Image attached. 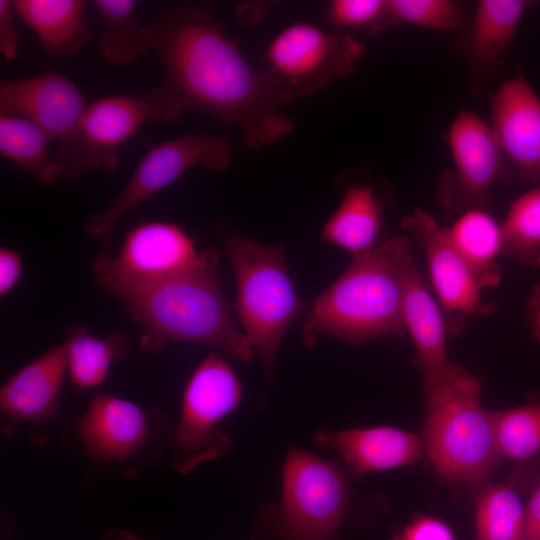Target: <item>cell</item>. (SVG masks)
Listing matches in <instances>:
<instances>
[{
    "mask_svg": "<svg viewBox=\"0 0 540 540\" xmlns=\"http://www.w3.org/2000/svg\"><path fill=\"white\" fill-rule=\"evenodd\" d=\"M145 31L164 66L159 87L178 117L195 111L237 124L253 149L292 131L291 120L278 109L297 96L272 71L261 72L247 61L210 5L166 6Z\"/></svg>",
    "mask_w": 540,
    "mask_h": 540,
    "instance_id": "1",
    "label": "cell"
},
{
    "mask_svg": "<svg viewBox=\"0 0 540 540\" xmlns=\"http://www.w3.org/2000/svg\"><path fill=\"white\" fill-rule=\"evenodd\" d=\"M219 252L204 250L199 265L167 280L113 292L143 329L139 344L159 352L169 342L203 344L248 362L253 348L231 316L218 276Z\"/></svg>",
    "mask_w": 540,
    "mask_h": 540,
    "instance_id": "2",
    "label": "cell"
},
{
    "mask_svg": "<svg viewBox=\"0 0 540 540\" xmlns=\"http://www.w3.org/2000/svg\"><path fill=\"white\" fill-rule=\"evenodd\" d=\"M481 388L465 368L424 393V455L445 482L481 488L502 460L493 411L482 405Z\"/></svg>",
    "mask_w": 540,
    "mask_h": 540,
    "instance_id": "3",
    "label": "cell"
},
{
    "mask_svg": "<svg viewBox=\"0 0 540 540\" xmlns=\"http://www.w3.org/2000/svg\"><path fill=\"white\" fill-rule=\"evenodd\" d=\"M406 334L401 283L381 242L353 257L339 278L315 300L303 326V341L312 346L321 335L352 345Z\"/></svg>",
    "mask_w": 540,
    "mask_h": 540,
    "instance_id": "4",
    "label": "cell"
},
{
    "mask_svg": "<svg viewBox=\"0 0 540 540\" xmlns=\"http://www.w3.org/2000/svg\"><path fill=\"white\" fill-rule=\"evenodd\" d=\"M224 247L236 278V310L244 334L271 378L279 346L302 306L284 248L239 235L225 237Z\"/></svg>",
    "mask_w": 540,
    "mask_h": 540,
    "instance_id": "5",
    "label": "cell"
},
{
    "mask_svg": "<svg viewBox=\"0 0 540 540\" xmlns=\"http://www.w3.org/2000/svg\"><path fill=\"white\" fill-rule=\"evenodd\" d=\"M242 394L241 381L222 356L210 352L202 359L185 384L178 421L167 432L177 473L188 474L233 450L220 424L238 408Z\"/></svg>",
    "mask_w": 540,
    "mask_h": 540,
    "instance_id": "6",
    "label": "cell"
},
{
    "mask_svg": "<svg viewBox=\"0 0 540 540\" xmlns=\"http://www.w3.org/2000/svg\"><path fill=\"white\" fill-rule=\"evenodd\" d=\"M165 419L129 399L95 391L83 413L71 421L64 439L92 461L117 466L133 476L167 449Z\"/></svg>",
    "mask_w": 540,
    "mask_h": 540,
    "instance_id": "7",
    "label": "cell"
},
{
    "mask_svg": "<svg viewBox=\"0 0 540 540\" xmlns=\"http://www.w3.org/2000/svg\"><path fill=\"white\" fill-rule=\"evenodd\" d=\"M178 118L160 87L140 96L116 94L95 100L88 104L72 136L58 143L52 153L59 178L73 181L91 170L118 169V149L144 124Z\"/></svg>",
    "mask_w": 540,
    "mask_h": 540,
    "instance_id": "8",
    "label": "cell"
},
{
    "mask_svg": "<svg viewBox=\"0 0 540 540\" xmlns=\"http://www.w3.org/2000/svg\"><path fill=\"white\" fill-rule=\"evenodd\" d=\"M348 504V481L337 464L303 448H288L281 469L280 503L274 514L282 537L334 540Z\"/></svg>",
    "mask_w": 540,
    "mask_h": 540,
    "instance_id": "9",
    "label": "cell"
},
{
    "mask_svg": "<svg viewBox=\"0 0 540 540\" xmlns=\"http://www.w3.org/2000/svg\"><path fill=\"white\" fill-rule=\"evenodd\" d=\"M232 140L227 134L184 135L150 146L121 192L101 211L89 214L85 231L110 244L121 218L163 190L192 167L202 164L213 172L231 163Z\"/></svg>",
    "mask_w": 540,
    "mask_h": 540,
    "instance_id": "10",
    "label": "cell"
},
{
    "mask_svg": "<svg viewBox=\"0 0 540 540\" xmlns=\"http://www.w3.org/2000/svg\"><path fill=\"white\" fill-rule=\"evenodd\" d=\"M193 239L178 225L143 221L125 235L116 256L101 254L93 260L97 285L112 294L117 290L149 286L200 264Z\"/></svg>",
    "mask_w": 540,
    "mask_h": 540,
    "instance_id": "11",
    "label": "cell"
},
{
    "mask_svg": "<svg viewBox=\"0 0 540 540\" xmlns=\"http://www.w3.org/2000/svg\"><path fill=\"white\" fill-rule=\"evenodd\" d=\"M382 245L400 279L405 331L415 349L414 365L425 393L452 380L464 367L449 358L450 335L444 312L415 262L409 240L392 236L382 239Z\"/></svg>",
    "mask_w": 540,
    "mask_h": 540,
    "instance_id": "12",
    "label": "cell"
},
{
    "mask_svg": "<svg viewBox=\"0 0 540 540\" xmlns=\"http://www.w3.org/2000/svg\"><path fill=\"white\" fill-rule=\"evenodd\" d=\"M447 141L453 170L442 175L438 199L448 211L485 209L492 189L512 182L510 170L490 124L462 110L451 123Z\"/></svg>",
    "mask_w": 540,
    "mask_h": 540,
    "instance_id": "13",
    "label": "cell"
},
{
    "mask_svg": "<svg viewBox=\"0 0 540 540\" xmlns=\"http://www.w3.org/2000/svg\"><path fill=\"white\" fill-rule=\"evenodd\" d=\"M364 51V46L347 33H330L311 23L297 22L271 40L266 57L270 71L296 96H305L348 76Z\"/></svg>",
    "mask_w": 540,
    "mask_h": 540,
    "instance_id": "14",
    "label": "cell"
},
{
    "mask_svg": "<svg viewBox=\"0 0 540 540\" xmlns=\"http://www.w3.org/2000/svg\"><path fill=\"white\" fill-rule=\"evenodd\" d=\"M401 224L425 256L430 287L444 312L450 337L461 333L469 318L496 310L483 298L478 279L452 242L447 227L420 208L405 216Z\"/></svg>",
    "mask_w": 540,
    "mask_h": 540,
    "instance_id": "15",
    "label": "cell"
},
{
    "mask_svg": "<svg viewBox=\"0 0 540 540\" xmlns=\"http://www.w3.org/2000/svg\"><path fill=\"white\" fill-rule=\"evenodd\" d=\"M67 360L63 343L53 346L16 371L0 388L2 430L26 429L44 442L48 426L60 416V395Z\"/></svg>",
    "mask_w": 540,
    "mask_h": 540,
    "instance_id": "16",
    "label": "cell"
},
{
    "mask_svg": "<svg viewBox=\"0 0 540 540\" xmlns=\"http://www.w3.org/2000/svg\"><path fill=\"white\" fill-rule=\"evenodd\" d=\"M490 119L512 181L540 185V98L523 75L499 86Z\"/></svg>",
    "mask_w": 540,
    "mask_h": 540,
    "instance_id": "17",
    "label": "cell"
},
{
    "mask_svg": "<svg viewBox=\"0 0 540 540\" xmlns=\"http://www.w3.org/2000/svg\"><path fill=\"white\" fill-rule=\"evenodd\" d=\"M87 106L76 84L53 70L0 81V114L33 122L58 143L72 136Z\"/></svg>",
    "mask_w": 540,
    "mask_h": 540,
    "instance_id": "18",
    "label": "cell"
},
{
    "mask_svg": "<svg viewBox=\"0 0 540 540\" xmlns=\"http://www.w3.org/2000/svg\"><path fill=\"white\" fill-rule=\"evenodd\" d=\"M313 442L337 453L356 475L408 466L424 455L421 434L393 426L322 429L315 432Z\"/></svg>",
    "mask_w": 540,
    "mask_h": 540,
    "instance_id": "19",
    "label": "cell"
},
{
    "mask_svg": "<svg viewBox=\"0 0 540 540\" xmlns=\"http://www.w3.org/2000/svg\"><path fill=\"white\" fill-rule=\"evenodd\" d=\"M21 20L37 35L42 50L67 57L80 51L90 38L83 18V0H13Z\"/></svg>",
    "mask_w": 540,
    "mask_h": 540,
    "instance_id": "20",
    "label": "cell"
},
{
    "mask_svg": "<svg viewBox=\"0 0 540 540\" xmlns=\"http://www.w3.org/2000/svg\"><path fill=\"white\" fill-rule=\"evenodd\" d=\"M383 228L382 203L368 184L350 186L322 229L324 241L349 252L352 257L373 250Z\"/></svg>",
    "mask_w": 540,
    "mask_h": 540,
    "instance_id": "21",
    "label": "cell"
},
{
    "mask_svg": "<svg viewBox=\"0 0 540 540\" xmlns=\"http://www.w3.org/2000/svg\"><path fill=\"white\" fill-rule=\"evenodd\" d=\"M529 2L481 0L466 36V54L478 74H487L510 46Z\"/></svg>",
    "mask_w": 540,
    "mask_h": 540,
    "instance_id": "22",
    "label": "cell"
},
{
    "mask_svg": "<svg viewBox=\"0 0 540 540\" xmlns=\"http://www.w3.org/2000/svg\"><path fill=\"white\" fill-rule=\"evenodd\" d=\"M450 238L468 263L482 289L494 288L501 282L502 256L500 223L485 209H469L459 214L447 227Z\"/></svg>",
    "mask_w": 540,
    "mask_h": 540,
    "instance_id": "23",
    "label": "cell"
},
{
    "mask_svg": "<svg viewBox=\"0 0 540 540\" xmlns=\"http://www.w3.org/2000/svg\"><path fill=\"white\" fill-rule=\"evenodd\" d=\"M63 344L67 375L73 385L84 390L101 386L112 365L122 361L129 352V342L123 334L101 338L83 325L67 328Z\"/></svg>",
    "mask_w": 540,
    "mask_h": 540,
    "instance_id": "24",
    "label": "cell"
},
{
    "mask_svg": "<svg viewBox=\"0 0 540 540\" xmlns=\"http://www.w3.org/2000/svg\"><path fill=\"white\" fill-rule=\"evenodd\" d=\"M102 22L97 48L103 59L116 65L136 61L150 47L142 25L136 17L134 0H95L92 2Z\"/></svg>",
    "mask_w": 540,
    "mask_h": 540,
    "instance_id": "25",
    "label": "cell"
},
{
    "mask_svg": "<svg viewBox=\"0 0 540 540\" xmlns=\"http://www.w3.org/2000/svg\"><path fill=\"white\" fill-rule=\"evenodd\" d=\"M49 135L33 122L19 116L0 114V153L33 175L43 184L59 179L52 154Z\"/></svg>",
    "mask_w": 540,
    "mask_h": 540,
    "instance_id": "26",
    "label": "cell"
},
{
    "mask_svg": "<svg viewBox=\"0 0 540 540\" xmlns=\"http://www.w3.org/2000/svg\"><path fill=\"white\" fill-rule=\"evenodd\" d=\"M525 505L508 484H486L475 501L476 540H523Z\"/></svg>",
    "mask_w": 540,
    "mask_h": 540,
    "instance_id": "27",
    "label": "cell"
},
{
    "mask_svg": "<svg viewBox=\"0 0 540 540\" xmlns=\"http://www.w3.org/2000/svg\"><path fill=\"white\" fill-rule=\"evenodd\" d=\"M502 256L525 268L540 267V185L517 197L500 223Z\"/></svg>",
    "mask_w": 540,
    "mask_h": 540,
    "instance_id": "28",
    "label": "cell"
},
{
    "mask_svg": "<svg viewBox=\"0 0 540 540\" xmlns=\"http://www.w3.org/2000/svg\"><path fill=\"white\" fill-rule=\"evenodd\" d=\"M502 459L522 462L540 452V391L525 404L493 411Z\"/></svg>",
    "mask_w": 540,
    "mask_h": 540,
    "instance_id": "29",
    "label": "cell"
},
{
    "mask_svg": "<svg viewBox=\"0 0 540 540\" xmlns=\"http://www.w3.org/2000/svg\"><path fill=\"white\" fill-rule=\"evenodd\" d=\"M391 23H408L434 30H452L460 26L459 6L448 0H387Z\"/></svg>",
    "mask_w": 540,
    "mask_h": 540,
    "instance_id": "30",
    "label": "cell"
},
{
    "mask_svg": "<svg viewBox=\"0 0 540 540\" xmlns=\"http://www.w3.org/2000/svg\"><path fill=\"white\" fill-rule=\"evenodd\" d=\"M327 16L340 32L345 29L376 31L392 24L387 0H334Z\"/></svg>",
    "mask_w": 540,
    "mask_h": 540,
    "instance_id": "31",
    "label": "cell"
},
{
    "mask_svg": "<svg viewBox=\"0 0 540 540\" xmlns=\"http://www.w3.org/2000/svg\"><path fill=\"white\" fill-rule=\"evenodd\" d=\"M389 540H456V537L443 520L431 515H419Z\"/></svg>",
    "mask_w": 540,
    "mask_h": 540,
    "instance_id": "32",
    "label": "cell"
},
{
    "mask_svg": "<svg viewBox=\"0 0 540 540\" xmlns=\"http://www.w3.org/2000/svg\"><path fill=\"white\" fill-rule=\"evenodd\" d=\"M11 0H0V52L8 60L18 57V32Z\"/></svg>",
    "mask_w": 540,
    "mask_h": 540,
    "instance_id": "33",
    "label": "cell"
},
{
    "mask_svg": "<svg viewBox=\"0 0 540 540\" xmlns=\"http://www.w3.org/2000/svg\"><path fill=\"white\" fill-rule=\"evenodd\" d=\"M22 274L21 254L13 249H0V296L5 297L17 285Z\"/></svg>",
    "mask_w": 540,
    "mask_h": 540,
    "instance_id": "34",
    "label": "cell"
},
{
    "mask_svg": "<svg viewBox=\"0 0 540 540\" xmlns=\"http://www.w3.org/2000/svg\"><path fill=\"white\" fill-rule=\"evenodd\" d=\"M523 540H540V478L536 481L525 504Z\"/></svg>",
    "mask_w": 540,
    "mask_h": 540,
    "instance_id": "35",
    "label": "cell"
},
{
    "mask_svg": "<svg viewBox=\"0 0 540 540\" xmlns=\"http://www.w3.org/2000/svg\"><path fill=\"white\" fill-rule=\"evenodd\" d=\"M526 309L529 326L535 339L540 342V279L530 289Z\"/></svg>",
    "mask_w": 540,
    "mask_h": 540,
    "instance_id": "36",
    "label": "cell"
},
{
    "mask_svg": "<svg viewBox=\"0 0 540 540\" xmlns=\"http://www.w3.org/2000/svg\"><path fill=\"white\" fill-rule=\"evenodd\" d=\"M101 540H149V539H145L126 529L111 528L104 533Z\"/></svg>",
    "mask_w": 540,
    "mask_h": 540,
    "instance_id": "37",
    "label": "cell"
}]
</instances>
